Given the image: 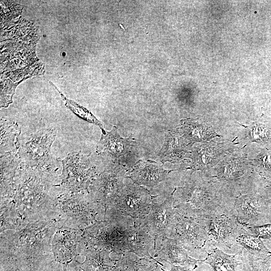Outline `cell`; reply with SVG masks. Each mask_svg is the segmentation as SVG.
I'll return each mask as SVG.
<instances>
[{
	"mask_svg": "<svg viewBox=\"0 0 271 271\" xmlns=\"http://www.w3.org/2000/svg\"><path fill=\"white\" fill-rule=\"evenodd\" d=\"M174 208L180 213L206 218L225 209L228 204L213 185L202 180H190L173 194Z\"/></svg>",
	"mask_w": 271,
	"mask_h": 271,
	"instance_id": "cell-1",
	"label": "cell"
},
{
	"mask_svg": "<svg viewBox=\"0 0 271 271\" xmlns=\"http://www.w3.org/2000/svg\"><path fill=\"white\" fill-rule=\"evenodd\" d=\"M168 237L177 240L190 251H206L212 244L204 218L186 215L176 209Z\"/></svg>",
	"mask_w": 271,
	"mask_h": 271,
	"instance_id": "cell-2",
	"label": "cell"
},
{
	"mask_svg": "<svg viewBox=\"0 0 271 271\" xmlns=\"http://www.w3.org/2000/svg\"><path fill=\"white\" fill-rule=\"evenodd\" d=\"M157 197L146 187L131 181L124 183L112 204L116 216L142 219L149 213Z\"/></svg>",
	"mask_w": 271,
	"mask_h": 271,
	"instance_id": "cell-3",
	"label": "cell"
},
{
	"mask_svg": "<svg viewBox=\"0 0 271 271\" xmlns=\"http://www.w3.org/2000/svg\"><path fill=\"white\" fill-rule=\"evenodd\" d=\"M156 249V242L154 237L141 220L128 218L114 250L118 254L133 253L140 257L153 258L150 252Z\"/></svg>",
	"mask_w": 271,
	"mask_h": 271,
	"instance_id": "cell-4",
	"label": "cell"
},
{
	"mask_svg": "<svg viewBox=\"0 0 271 271\" xmlns=\"http://www.w3.org/2000/svg\"><path fill=\"white\" fill-rule=\"evenodd\" d=\"M56 136V131L49 128L31 135L19 149L22 161L30 168L48 166L53 162L51 148Z\"/></svg>",
	"mask_w": 271,
	"mask_h": 271,
	"instance_id": "cell-5",
	"label": "cell"
},
{
	"mask_svg": "<svg viewBox=\"0 0 271 271\" xmlns=\"http://www.w3.org/2000/svg\"><path fill=\"white\" fill-rule=\"evenodd\" d=\"M206 229L212 244L231 248L243 229L237 221L233 207L225 209L204 218Z\"/></svg>",
	"mask_w": 271,
	"mask_h": 271,
	"instance_id": "cell-6",
	"label": "cell"
},
{
	"mask_svg": "<svg viewBox=\"0 0 271 271\" xmlns=\"http://www.w3.org/2000/svg\"><path fill=\"white\" fill-rule=\"evenodd\" d=\"M173 195V191L162 203H154L149 213L140 219L141 223L154 237L156 245L159 237H168L170 233L175 214Z\"/></svg>",
	"mask_w": 271,
	"mask_h": 271,
	"instance_id": "cell-7",
	"label": "cell"
},
{
	"mask_svg": "<svg viewBox=\"0 0 271 271\" xmlns=\"http://www.w3.org/2000/svg\"><path fill=\"white\" fill-rule=\"evenodd\" d=\"M64 181L69 186L83 188L87 187L95 174L89 156L81 152L69 154L61 160Z\"/></svg>",
	"mask_w": 271,
	"mask_h": 271,
	"instance_id": "cell-8",
	"label": "cell"
},
{
	"mask_svg": "<svg viewBox=\"0 0 271 271\" xmlns=\"http://www.w3.org/2000/svg\"><path fill=\"white\" fill-rule=\"evenodd\" d=\"M126 174L121 164L115 163L110 165L94 181L97 197L105 203H112L124 185Z\"/></svg>",
	"mask_w": 271,
	"mask_h": 271,
	"instance_id": "cell-9",
	"label": "cell"
},
{
	"mask_svg": "<svg viewBox=\"0 0 271 271\" xmlns=\"http://www.w3.org/2000/svg\"><path fill=\"white\" fill-rule=\"evenodd\" d=\"M171 171L154 161L140 160L126 172V176L138 185L153 188L166 181Z\"/></svg>",
	"mask_w": 271,
	"mask_h": 271,
	"instance_id": "cell-10",
	"label": "cell"
},
{
	"mask_svg": "<svg viewBox=\"0 0 271 271\" xmlns=\"http://www.w3.org/2000/svg\"><path fill=\"white\" fill-rule=\"evenodd\" d=\"M265 207L262 200L252 194L240 196L233 204L237 220L242 226L253 225L263 215Z\"/></svg>",
	"mask_w": 271,
	"mask_h": 271,
	"instance_id": "cell-11",
	"label": "cell"
},
{
	"mask_svg": "<svg viewBox=\"0 0 271 271\" xmlns=\"http://www.w3.org/2000/svg\"><path fill=\"white\" fill-rule=\"evenodd\" d=\"M161 244L155 250V257H158L170 264L178 263L193 267L204 262V259H195L191 257L187 250L177 240L167 237H162Z\"/></svg>",
	"mask_w": 271,
	"mask_h": 271,
	"instance_id": "cell-12",
	"label": "cell"
},
{
	"mask_svg": "<svg viewBox=\"0 0 271 271\" xmlns=\"http://www.w3.org/2000/svg\"><path fill=\"white\" fill-rule=\"evenodd\" d=\"M134 139L131 136L122 138L116 126L109 131L101 134L96 148L98 154H104L108 157L117 159L129 153L133 146Z\"/></svg>",
	"mask_w": 271,
	"mask_h": 271,
	"instance_id": "cell-13",
	"label": "cell"
},
{
	"mask_svg": "<svg viewBox=\"0 0 271 271\" xmlns=\"http://www.w3.org/2000/svg\"><path fill=\"white\" fill-rule=\"evenodd\" d=\"M186 153V146L183 138L177 132H167L164 143L158 154L162 163L179 161Z\"/></svg>",
	"mask_w": 271,
	"mask_h": 271,
	"instance_id": "cell-14",
	"label": "cell"
},
{
	"mask_svg": "<svg viewBox=\"0 0 271 271\" xmlns=\"http://www.w3.org/2000/svg\"><path fill=\"white\" fill-rule=\"evenodd\" d=\"M179 129L190 144L207 141L214 133L200 118H191L181 121Z\"/></svg>",
	"mask_w": 271,
	"mask_h": 271,
	"instance_id": "cell-15",
	"label": "cell"
},
{
	"mask_svg": "<svg viewBox=\"0 0 271 271\" xmlns=\"http://www.w3.org/2000/svg\"><path fill=\"white\" fill-rule=\"evenodd\" d=\"M70 231L58 232L54 239L53 251L56 260L61 263L71 261L76 253L75 237Z\"/></svg>",
	"mask_w": 271,
	"mask_h": 271,
	"instance_id": "cell-16",
	"label": "cell"
},
{
	"mask_svg": "<svg viewBox=\"0 0 271 271\" xmlns=\"http://www.w3.org/2000/svg\"><path fill=\"white\" fill-rule=\"evenodd\" d=\"M204 262L210 265L214 271H237L240 264L236 255L226 254L217 247L208 253Z\"/></svg>",
	"mask_w": 271,
	"mask_h": 271,
	"instance_id": "cell-17",
	"label": "cell"
},
{
	"mask_svg": "<svg viewBox=\"0 0 271 271\" xmlns=\"http://www.w3.org/2000/svg\"><path fill=\"white\" fill-rule=\"evenodd\" d=\"M117 260L112 259L106 250L90 251L82 266L85 271H107L114 266Z\"/></svg>",
	"mask_w": 271,
	"mask_h": 271,
	"instance_id": "cell-18",
	"label": "cell"
},
{
	"mask_svg": "<svg viewBox=\"0 0 271 271\" xmlns=\"http://www.w3.org/2000/svg\"><path fill=\"white\" fill-rule=\"evenodd\" d=\"M20 133V128L17 123L9 122L1 119V152L18 150L16 140Z\"/></svg>",
	"mask_w": 271,
	"mask_h": 271,
	"instance_id": "cell-19",
	"label": "cell"
},
{
	"mask_svg": "<svg viewBox=\"0 0 271 271\" xmlns=\"http://www.w3.org/2000/svg\"><path fill=\"white\" fill-rule=\"evenodd\" d=\"M126 271H166L159 262L147 257L132 258L128 254L122 255L119 259Z\"/></svg>",
	"mask_w": 271,
	"mask_h": 271,
	"instance_id": "cell-20",
	"label": "cell"
},
{
	"mask_svg": "<svg viewBox=\"0 0 271 271\" xmlns=\"http://www.w3.org/2000/svg\"><path fill=\"white\" fill-rule=\"evenodd\" d=\"M49 82L60 94V95L65 106L68 108H69L75 115L81 119L98 126L101 129L102 133H105L106 131L104 129V126L102 123L89 110L78 104L75 101L68 99L51 81H49Z\"/></svg>",
	"mask_w": 271,
	"mask_h": 271,
	"instance_id": "cell-21",
	"label": "cell"
},
{
	"mask_svg": "<svg viewBox=\"0 0 271 271\" xmlns=\"http://www.w3.org/2000/svg\"><path fill=\"white\" fill-rule=\"evenodd\" d=\"M215 148L207 145H201L193 151V164L191 169L193 171L203 170L208 167L217 158Z\"/></svg>",
	"mask_w": 271,
	"mask_h": 271,
	"instance_id": "cell-22",
	"label": "cell"
},
{
	"mask_svg": "<svg viewBox=\"0 0 271 271\" xmlns=\"http://www.w3.org/2000/svg\"><path fill=\"white\" fill-rule=\"evenodd\" d=\"M236 243L241 245L248 253L254 255H264L270 253L260 238L249 233L244 228L237 237Z\"/></svg>",
	"mask_w": 271,
	"mask_h": 271,
	"instance_id": "cell-23",
	"label": "cell"
},
{
	"mask_svg": "<svg viewBox=\"0 0 271 271\" xmlns=\"http://www.w3.org/2000/svg\"><path fill=\"white\" fill-rule=\"evenodd\" d=\"M246 175V169L236 160H230L221 165L217 169V176L220 179L229 181H240Z\"/></svg>",
	"mask_w": 271,
	"mask_h": 271,
	"instance_id": "cell-24",
	"label": "cell"
},
{
	"mask_svg": "<svg viewBox=\"0 0 271 271\" xmlns=\"http://www.w3.org/2000/svg\"><path fill=\"white\" fill-rule=\"evenodd\" d=\"M242 226L249 233L259 238H271V223L259 226L245 225Z\"/></svg>",
	"mask_w": 271,
	"mask_h": 271,
	"instance_id": "cell-25",
	"label": "cell"
},
{
	"mask_svg": "<svg viewBox=\"0 0 271 271\" xmlns=\"http://www.w3.org/2000/svg\"><path fill=\"white\" fill-rule=\"evenodd\" d=\"M250 133L253 140L261 141L267 138L268 131L264 125L257 123L251 126Z\"/></svg>",
	"mask_w": 271,
	"mask_h": 271,
	"instance_id": "cell-26",
	"label": "cell"
},
{
	"mask_svg": "<svg viewBox=\"0 0 271 271\" xmlns=\"http://www.w3.org/2000/svg\"><path fill=\"white\" fill-rule=\"evenodd\" d=\"M171 269L169 271H192L191 268L187 266H182L170 264Z\"/></svg>",
	"mask_w": 271,
	"mask_h": 271,
	"instance_id": "cell-27",
	"label": "cell"
},
{
	"mask_svg": "<svg viewBox=\"0 0 271 271\" xmlns=\"http://www.w3.org/2000/svg\"><path fill=\"white\" fill-rule=\"evenodd\" d=\"M263 165L265 168H271V154L268 153L262 157Z\"/></svg>",
	"mask_w": 271,
	"mask_h": 271,
	"instance_id": "cell-28",
	"label": "cell"
},
{
	"mask_svg": "<svg viewBox=\"0 0 271 271\" xmlns=\"http://www.w3.org/2000/svg\"><path fill=\"white\" fill-rule=\"evenodd\" d=\"M107 271H126V270L120 260H118L116 264Z\"/></svg>",
	"mask_w": 271,
	"mask_h": 271,
	"instance_id": "cell-29",
	"label": "cell"
},
{
	"mask_svg": "<svg viewBox=\"0 0 271 271\" xmlns=\"http://www.w3.org/2000/svg\"><path fill=\"white\" fill-rule=\"evenodd\" d=\"M270 186H271V182H270Z\"/></svg>",
	"mask_w": 271,
	"mask_h": 271,
	"instance_id": "cell-30",
	"label": "cell"
}]
</instances>
